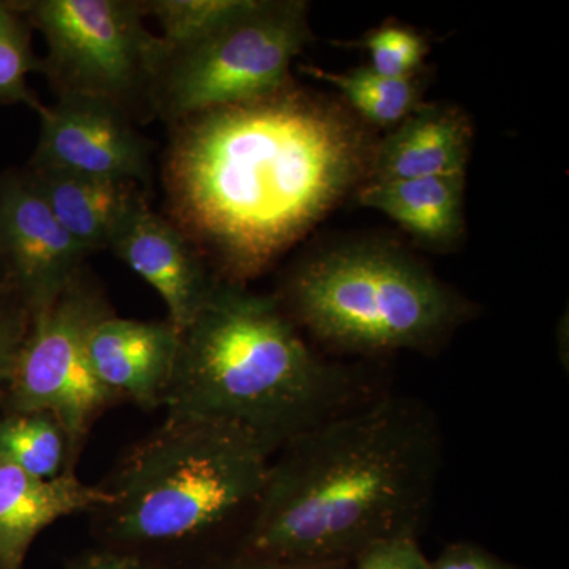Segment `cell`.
<instances>
[{
    "instance_id": "obj_1",
    "label": "cell",
    "mask_w": 569,
    "mask_h": 569,
    "mask_svg": "<svg viewBox=\"0 0 569 569\" xmlns=\"http://www.w3.org/2000/svg\"><path fill=\"white\" fill-rule=\"evenodd\" d=\"M164 186L179 230L244 284L370 178L372 141L293 86L174 123Z\"/></svg>"
},
{
    "instance_id": "obj_2",
    "label": "cell",
    "mask_w": 569,
    "mask_h": 569,
    "mask_svg": "<svg viewBox=\"0 0 569 569\" xmlns=\"http://www.w3.org/2000/svg\"><path fill=\"white\" fill-rule=\"evenodd\" d=\"M441 463L440 426L425 402L370 396L276 452L234 556L351 560L373 542L418 537Z\"/></svg>"
},
{
    "instance_id": "obj_3",
    "label": "cell",
    "mask_w": 569,
    "mask_h": 569,
    "mask_svg": "<svg viewBox=\"0 0 569 569\" xmlns=\"http://www.w3.org/2000/svg\"><path fill=\"white\" fill-rule=\"evenodd\" d=\"M353 367L312 350L276 296L219 279L181 332L167 417L222 422L272 452L369 399Z\"/></svg>"
},
{
    "instance_id": "obj_4",
    "label": "cell",
    "mask_w": 569,
    "mask_h": 569,
    "mask_svg": "<svg viewBox=\"0 0 569 569\" xmlns=\"http://www.w3.org/2000/svg\"><path fill=\"white\" fill-rule=\"evenodd\" d=\"M274 452L222 422L164 418L107 481L89 512L100 548L170 569H212L238 552Z\"/></svg>"
},
{
    "instance_id": "obj_5",
    "label": "cell",
    "mask_w": 569,
    "mask_h": 569,
    "mask_svg": "<svg viewBox=\"0 0 569 569\" xmlns=\"http://www.w3.org/2000/svg\"><path fill=\"white\" fill-rule=\"evenodd\" d=\"M279 302L296 326L348 355L437 350L471 306L399 249L350 244L296 266Z\"/></svg>"
},
{
    "instance_id": "obj_6",
    "label": "cell",
    "mask_w": 569,
    "mask_h": 569,
    "mask_svg": "<svg viewBox=\"0 0 569 569\" xmlns=\"http://www.w3.org/2000/svg\"><path fill=\"white\" fill-rule=\"evenodd\" d=\"M18 9L47 41L40 73L59 97L102 100L137 122L168 54L149 31L141 0H21Z\"/></svg>"
},
{
    "instance_id": "obj_7",
    "label": "cell",
    "mask_w": 569,
    "mask_h": 569,
    "mask_svg": "<svg viewBox=\"0 0 569 569\" xmlns=\"http://www.w3.org/2000/svg\"><path fill=\"white\" fill-rule=\"evenodd\" d=\"M310 41L309 3L254 0L208 39L168 51L152 93V116L186 121L287 88L291 63Z\"/></svg>"
},
{
    "instance_id": "obj_8",
    "label": "cell",
    "mask_w": 569,
    "mask_h": 569,
    "mask_svg": "<svg viewBox=\"0 0 569 569\" xmlns=\"http://www.w3.org/2000/svg\"><path fill=\"white\" fill-rule=\"evenodd\" d=\"M112 312L102 287L84 271L48 309L31 316L0 411H41L58 419L80 459L92 427L118 406L93 376L89 331Z\"/></svg>"
},
{
    "instance_id": "obj_9",
    "label": "cell",
    "mask_w": 569,
    "mask_h": 569,
    "mask_svg": "<svg viewBox=\"0 0 569 569\" xmlns=\"http://www.w3.org/2000/svg\"><path fill=\"white\" fill-rule=\"evenodd\" d=\"M40 137L28 167L144 187L151 178V142L114 104L59 97L41 104Z\"/></svg>"
},
{
    "instance_id": "obj_10",
    "label": "cell",
    "mask_w": 569,
    "mask_h": 569,
    "mask_svg": "<svg viewBox=\"0 0 569 569\" xmlns=\"http://www.w3.org/2000/svg\"><path fill=\"white\" fill-rule=\"evenodd\" d=\"M88 257L56 219L28 168L0 173V260L31 316L66 291Z\"/></svg>"
},
{
    "instance_id": "obj_11",
    "label": "cell",
    "mask_w": 569,
    "mask_h": 569,
    "mask_svg": "<svg viewBox=\"0 0 569 569\" xmlns=\"http://www.w3.org/2000/svg\"><path fill=\"white\" fill-rule=\"evenodd\" d=\"M110 249L159 293L167 320L179 332L192 323L220 279L178 224L153 212L148 200L127 217Z\"/></svg>"
},
{
    "instance_id": "obj_12",
    "label": "cell",
    "mask_w": 569,
    "mask_h": 569,
    "mask_svg": "<svg viewBox=\"0 0 569 569\" xmlns=\"http://www.w3.org/2000/svg\"><path fill=\"white\" fill-rule=\"evenodd\" d=\"M181 332L168 320H134L112 312L88 336L93 376L119 403L163 408L173 383Z\"/></svg>"
},
{
    "instance_id": "obj_13",
    "label": "cell",
    "mask_w": 569,
    "mask_h": 569,
    "mask_svg": "<svg viewBox=\"0 0 569 569\" xmlns=\"http://www.w3.org/2000/svg\"><path fill=\"white\" fill-rule=\"evenodd\" d=\"M108 501L102 485H88L77 473L41 479L0 459V569L24 568L41 531Z\"/></svg>"
},
{
    "instance_id": "obj_14",
    "label": "cell",
    "mask_w": 569,
    "mask_h": 569,
    "mask_svg": "<svg viewBox=\"0 0 569 569\" xmlns=\"http://www.w3.org/2000/svg\"><path fill=\"white\" fill-rule=\"evenodd\" d=\"M473 129L460 108L421 103L377 142L369 181L466 174Z\"/></svg>"
},
{
    "instance_id": "obj_15",
    "label": "cell",
    "mask_w": 569,
    "mask_h": 569,
    "mask_svg": "<svg viewBox=\"0 0 569 569\" xmlns=\"http://www.w3.org/2000/svg\"><path fill=\"white\" fill-rule=\"evenodd\" d=\"M26 168L56 219L89 254L110 249L127 217L146 200L140 183Z\"/></svg>"
},
{
    "instance_id": "obj_16",
    "label": "cell",
    "mask_w": 569,
    "mask_h": 569,
    "mask_svg": "<svg viewBox=\"0 0 569 569\" xmlns=\"http://www.w3.org/2000/svg\"><path fill=\"white\" fill-rule=\"evenodd\" d=\"M463 190L466 174L369 181L359 189L358 200L438 249L455 244L462 234Z\"/></svg>"
},
{
    "instance_id": "obj_17",
    "label": "cell",
    "mask_w": 569,
    "mask_h": 569,
    "mask_svg": "<svg viewBox=\"0 0 569 569\" xmlns=\"http://www.w3.org/2000/svg\"><path fill=\"white\" fill-rule=\"evenodd\" d=\"M0 459L41 479L77 473L66 429L50 413L0 411Z\"/></svg>"
},
{
    "instance_id": "obj_18",
    "label": "cell",
    "mask_w": 569,
    "mask_h": 569,
    "mask_svg": "<svg viewBox=\"0 0 569 569\" xmlns=\"http://www.w3.org/2000/svg\"><path fill=\"white\" fill-rule=\"evenodd\" d=\"M307 77L328 82L346 97L359 118L372 126L396 127L421 104V91L415 78L396 80L359 67L348 71H329L316 66H301Z\"/></svg>"
},
{
    "instance_id": "obj_19",
    "label": "cell",
    "mask_w": 569,
    "mask_h": 569,
    "mask_svg": "<svg viewBox=\"0 0 569 569\" xmlns=\"http://www.w3.org/2000/svg\"><path fill=\"white\" fill-rule=\"evenodd\" d=\"M254 0H144L146 14L159 22L168 51L208 39L246 13Z\"/></svg>"
},
{
    "instance_id": "obj_20",
    "label": "cell",
    "mask_w": 569,
    "mask_h": 569,
    "mask_svg": "<svg viewBox=\"0 0 569 569\" xmlns=\"http://www.w3.org/2000/svg\"><path fill=\"white\" fill-rule=\"evenodd\" d=\"M32 31L17 2L0 0V103H21L39 111L43 103L29 86V77L41 69V59L32 47Z\"/></svg>"
},
{
    "instance_id": "obj_21",
    "label": "cell",
    "mask_w": 569,
    "mask_h": 569,
    "mask_svg": "<svg viewBox=\"0 0 569 569\" xmlns=\"http://www.w3.org/2000/svg\"><path fill=\"white\" fill-rule=\"evenodd\" d=\"M365 48L370 69L396 80L415 78L427 56L425 37L399 24H385L370 32Z\"/></svg>"
},
{
    "instance_id": "obj_22",
    "label": "cell",
    "mask_w": 569,
    "mask_h": 569,
    "mask_svg": "<svg viewBox=\"0 0 569 569\" xmlns=\"http://www.w3.org/2000/svg\"><path fill=\"white\" fill-rule=\"evenodd\" d=\"M348 569H432L419 548L418 537H396L373 542L361 550Z\"/></svg>"
},
{
    "instance_id": "obj_23",
    "label": "cell",
    "mask_w": 569,
    "mask_h": 569,
    "mask_svg": "<svg viewBox=\"0 0 569 569\" xmlns=\"http://www.w3.org/2000/svg\"><path fill=\"white\" fill-rule=\"evenodd\" d=\"M29 323L31 313L17 295L0 298V399L9 385Z\"/></svg>"
},
{
    "instance_id": "obj_24",
    "label": "cell",
    "mask_w": 569,
    "mask_h": 569,
    "mask_svg": "<svg viewBox=\"0 0 569 569\" xmlns=\"http://www.w3.org/2000/svg\"><path fill=\"white\" fill-rule=\"evenodd\" d=\"M432 569H530L509 563L496 553L475 545V542H451L441 550L436 560L430 561Z\"/></svg>"
},
{
    "instance_id": "obj_25",
    "label": "cell",
    "mask_w": 569,
    "mask_h": 569,
    "mask_svg": "<svg viewBox=\"0 0 569 569\" xmlns=\"http://www.w3.org/2000/svg\"><path fill=\"white\" fill-rule=\"evenodd\" d=\"M66 569H170L162 565L152 563L140 557L118 552V550L104 549L97 546L96 549L82 552L71 559Z\"/></svg>"
},
{
    "instance_id": "obj_26",
    "label": "cell",
    "mask_w": 569,
    "mask_h": 569,
    "mask_svg": "<svg viewBox=\"0 0 569 569\" xmlns=\"http://www.w3.org/2000/svg\"><path fill=\"white\" fill-rule=\"evenodd\" d=\"M348 565H350V560L290 561L233 556L212 569H348Z\"/></svg>"
},
{
    "instance_id": "obj_27",
    "label": "cell",
    "mask_w": 569,
    "mask_h": 569,
    "mask_svg": "<svg viewBox=\"0 0 569 569\" xmlns=\"http://www.w3.org/2000/svg\"><path fill=\"white\" fill-rule=\"evenodd\" d=\"M9 293H13V290H11V283L9 274H7L6 266H3L2 260H0V298Z\"/></svg>"
}]
</instances>
